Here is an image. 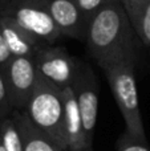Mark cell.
<instances>
[{"label": "cell", "instance_id": "obj_1", "mask_svg": "<svg viewBox=\"0 0 150 151\" xmlns=\"http://www.w3.org/2000/svg\"><path fill=\"white\" fill-rule=\"evenodd\" d=\"M85 42L97 65L120 60L136 63L140 60L142 42L118 0L106 4L89 20Z\"/></svg>", "mask_w": 150, "mask_h": 151}, {"label": "cell", "instance_id": "obj_2", "mask_svg": "<svg viewBox=\"0 0 150 151\" xmlns=\"http://www.w3.org/2000/svg\"><path fill=\"white\" fill-rule=\"evenodd\" d=\"M136 61L120 60L100 64V68L110 85L116 104L124 117L126 133L140 142L145 141L142 118L138 102V91L136 83Z\"/></svg>", "mask_w": 150, "mask_h": 151}, {"label": "cell", "instance_id": "obj_3", "mask_svg": "<svg viewBox=\"0 0 150 151\" xmlns=\"http://www.w3.org/2000/svg\"><path fill=\"white\" fill-rule=\"evenodd\" d=\"M24 113L53 143L57 145L61 150L66 151L61 89L56 88L39 76L36 88L24 109Z\"/></svg>", "mask_w": 150, "mask_h": 151}, {"label": "cell", "instance_id": "obj_4", "mask_svg": "<svg viewBox=\"0 0 150 151\" xmlns=\"http://www.w3.org/2000/svg\"><path fill=\"white\" fill-rule=\"evenodd\" d=\"M0 15L12 19L43 44L53 45L63 36L44 0H0Z\"/></svg>", "mask_w": 150, "mask_h": 151}, {"label": "cell", "instance_id": "obj_5", "mask_svg": "<svg viewBox=\"0 0 150 151\" xmlns=\"http://www.w3.org/2000/svg\"><path fill=\"white\" fill-rule=\"evenodd\" d=\"M71 88L81 115L87 143L90 147L98 114V82L89 64L79 60V65Z\"/></svg>", "mask_w": 150, "mask_h": 151}, {"label": "cell", "instance_id": "obj_6", "mask_svg": "<svg viewBox=\"0 0 150 151\" xmlns=\"http://www.w3.org/2000/svg\"><path fill=\"white\" fill-rule=\"evenodd\" d=\"M37 74L58 89L72 85L79 58L69 55L66 48L45 45L33 57Z\"/></svg>", "mask_w": 150, "mask_h": 151}, {"label": "cell", "instance_id": "obj_7", "mask_svg": "<svg viewBox=\"0 0 150 151\" xmlns=\"http://www.w3.org/2000/svg\"><path fill=\"white\" fill-rule=\"evenodd\" d=\"M3 72L11 107L24 111L39 80L33 57H12Z\"/></svg>", "mask_w": 150, "mask_h": 151}, {"label": "cell", "instance_id": "obj_8", "mask_svg": "<svg viewBox=\"0 0 150 151\" xmlns=\"http://www.w3.org/2000/svg\"><path fill=\"white\" fill-rule=\"evenodd\" d=\"M44 3L63 36L85 41L87 24L76 0H44Z\"/></svg>", "mask_w": 150, "mask_h": 151}, {"label": "cell", "instance_id": "obj_9", "mask_svg": "<svg viewBox=\"0 0 150 151\" xmlns=\"http://www.w3.org/2000/svg\"><path fill=\"white\" fill-rule=\"evenodd\" d=\"M0 32L13 57H35L36 53L47 45L21 28L12 19L3 15H0Z\"/></svg>", "mask_w": 150, "mask_h": 151}, {"label": "cell", "instance_id": "obj_10", "mask_svg": "<svg viewBox=\"0 0 150 151\" xmlns=\"http://www.w3.org/2000/svg\"><path fill=\"white\" fill-rule=\"evenodd\" d=\"M63 105H64V130L66 137V151H82L90 149L87 143L79 107L72 88L63 89Z\"/></svg>", "mask_w": 150, "mask_h": 151}, {"label": "cell", "instance_id": "obj_11", "mask_svg": "<svg viewBox=\"0 0 150 151\" xmlns=\"http://www.w3.org/2000/svg\"><path fill=\"white\" fill-rule=\"evenodd\" d=\"M11 115L20 131L23 151H64L53 143L43 131H40L24 111L13 110Z\"/></svg>", "mask_w": 150, "mask_h": 151}, {"label": "cell", "instance_id": "obj_12", "mask_svg": "<svg viewBox=\"0 0 150 151\" xmlns=\"http://www.w3.org/2000/svg\"><path fill=\"white\" fill-rule=\"evenodd\" d=\"M141 42L150 47V0H118Z\"/></svg>", "mask_w": 150, "mask_h": 151}, {"label": "cell", "instance_id": "obj_13", "mask_svg": "<svg viewBox=\"0 0 150 151\" xmlns=\"http://www.w3.org/2000/svg\"><path fill=\"white\" fill-rule=\"evenodd\" d=\"M0 143L5 151H23V141L12 115L0 121Z\"/></svg>", "mask_w": 150, "mask_h": 151}, {"label": "cell", "instance_id": "obj_14", "mask_svg": "<svg viewBox=\"0 0 150 151\" xmlns=\"http://www.w3.org/2000/svg\"><path fill=\"white\" fill-rule=\"evenodd\" d=\"M77 5H79L80 13L82 16V20L85 21V24L88 25L89 20L101 9L102 7H105L106 4H109L113 0H76Z\"/></svg>", "mask_w": 150, "mask_h": 151}, {"label": "cell", "instance_id": "obj_15", "mask_svg": "<svg viewBox=\"0 0 150 151\" xmlns=\"http://www.w3.org/2000/svg\"><path fill=\"white\" fill-rule=\"evenodd\" d=\"M12 111L13 110L9 104L4 72H3V69H0V121L4 119L5 117H9L8 114H12Z\"/></svg>", "mask_w": 150, "mask_h": 151}, {"label": "cell", "instance_id": "obj_16", "mask_svg": "<svg viewBox=\"0 0 150 151\" xmlns=\"http://www.w3.org/2000/svg\"><path fill=\"white\" fill-rule=\"evenodd\" d=\"M117 151H150L146 146H144L142 142L132 138L128 133L120 138L117 143Z\"/></svg>", "mask_w": 150, "mask_h": 151}, {"label": "cell", "instance_id": "obj_17", "mask_svg": "<svg viewBox=\"0 0 150 151\" xmlns=\"http://www.w3.org/2000/svg\"><path fill=\"white\" fill-rule=\"evenodd\" d=\"M12 57L13 56L11 55L7 42H5L1 32H0V69H4L7 66V64L12 60Z\"/></svg>", "mask_w": 150, "mask_h": 151}, {"label": "cell", "instance_id": "obj_18", "mask_svg": "<svg viewBox=\"0 0 150 151\" xmlns=\"http://www.w3.org/2000/svg\"><path fill=\"white\" fill-rule=\"evenodd\" d=\"M0 151H5V150H4V147L1 146V143H0Z\"/></svg>", "mask_w": 150, "mask_h": 151}, {"label": "cell", "instance_id": "obj_19", "mask_svg": "<svg viewBox=\"0 0 150 151\" xmlns=\"http://www.w3.org/2000/svg\"><path fill=\"white\" fill-rule=\"evenodd\" d=\"M82 151H92V150H90V149H87V150H82Z\"/></svg>", "mask_w": 150, "mask_h": 151}]
</instances>
